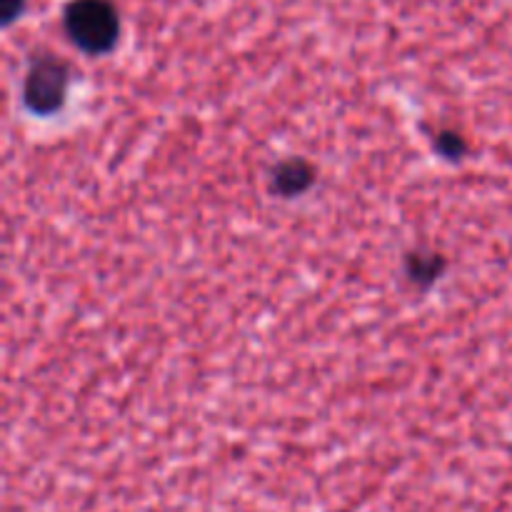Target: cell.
<instances>
[{
	"instance_id": "6da1fadb",
	"label": "cell",
	"mask_w": 512,
	"mask_h": 512,
	"mask_svg": "<svg viewBox=\"0 0 512 512\" xmlns=\"http://www.w3.org/2000/svg\"><path fill=\"white\" fill-rule=\"evenodd\" d=\"M70 43L88 55H103L120 38V15L110 0H70L63 10Z\"/></svg>"
},
{
	"instance_id": "7a4b0ae2",
	"label": "cell",
	"mask_w": 512,
	"mask_h": 512,
	"mask_svg": "<svg viewBox=\"0 0 512 512\" xmlns=\"http://www.w3.org/2000/svg\"><path fill=\"white\" fill-rule=\"evenodd\" d=\"M70 70L68 63L55 55H40L33 60L23 83V100L33 113L53 115L63 108L68 95Z\"/></svg>"
},
{
	"instance_id": "5b68a950",
	"label": "cell",
	"mask_w": 512,
	"mask_h": 512,
	"mask_svg": "<svg viewBox=\"0 0 512 512\" xmlns=\"http://www.w3.org/2000/svg\"><path fill=\"white\" fill-rule=\"evenodd\" d=\"M435 145H438L440 155L450 160H460L465 153H468V143H465L463 135L455 133V130H443V133H438Z\"/></svg>"
},
{
	"instance_id": "277c9868",
	"label": "cell",
	"mask_w": 512,
	"mask_h": 512,
	"mask_svg": "<svg viewBox=\"0 0 512 512\" xmlns=\"http://www.w3.org/2000/svg\"><path fill=\"white\" fill-rule=\"evenodd\" d=\"M405 270L415 285L425 288V285H433L435 280L443 278L445 258L440 253H413L405 263Z\"/></svg>"
},
{
	"instance_id": "8992f818",
	"label": "cell",
	"mask_w": 512,
	"mask_h": 512,
	"mask_svg": "<svg viewBox=\"0 0 512 512\" xmlns=\"http://www.w3.org/2000/svg\"><path fill=\"white\" fill-rule=\"evenodd\" d=\"M25 10V0H0V15H3V23L10 25L13 20H18Z\"/></svg>"
},
{
	"instance_id": "3957f363",
	"label": "cell",
	"mask_w": 512,
	"mask_h": 512,
	"mask_svg": "<svg viewBox=\"0 0 512 512\" xmlns=\"http://www.w3.org/2000/svg\"><path fill=\"white\" fill-rule=\"evenodd\" d=\"M315 168L303 158L280 160L270 173V190L278 198H298L305 190L313 188Z\"/></svg>"
}]
</instances>
